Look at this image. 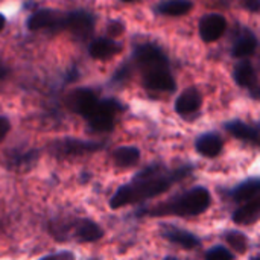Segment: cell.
I'll return each mask as SVG.
<instances>
[{
  "label": "cell",
  "mask_w": 260,
  "mask_h": 260,
  "mask_svg": "<svg viewBox=\"0 0 260 260\" xmlns=\"http://www.w3.org/2000/svg\"><path fill=\"white\" fill-rule=\"evenodd\" d=\"M192 8H193V3L190 0H165L155 8V11L163 15L180 17V15L189 14Z\"/></svg>",
  "instance_id": "cell-21"
},
{
  "label": "cell",
  "mask_w": 260,
  "mask_h": 260,
  "mask_svg": "<svg viewBox=\"0 0 260 260\" xmlns=\"http://www.w3.org/2000/svg\"><path fill=\"white\" fill-rule=\"evenodd\" d=\"M98 102H99L98 94L88 88H81L70 94V107L73 108V111L79 113L84 119L96 108Z\"/></svg>",
  "instance_id": "cell-10"
},
{
  "label": "cell",
  "mask_w": 260,
  "mask_h": 260,
  "mask_svg": "<svg viewBox=\"0 0 260 260\" xmlns=\"http://www.w3.org/2000/svg\"><path fill=\"white\" fill-rule=\"evenodd\" d=\"M257 44H259V41H257L256 35L253 32H245L244 35H241V38L233 46V56L241 58V59L250 58L256 52Z\"/></svg>",
  "instance_id": "cell-22"
},
{
  "label": "cell",
  "mask_w": 260,
  "mask_h": 260,
  "mask_svg": "<svg viewBox=\"0 0 260 260\" xmlns=\"http://www.w3.org/2000/svg\"><path fill=\"white\" fill-rule=\"evenodd\" d=\"M123 107L116 99L99 101L96 108L85 117L88 125L99 133H108L114 128V117L120 113Z\"/></svg>",
  "instance_id": "cell-5"
},
{
  "label": "cell",
  "mask_w": 260,
  "mask_h": 260,
  "mask_svg": "<svg viewBox=\"0 0 260 260\" xmlns=\"http://www.w3.org/2000/svg\"><path fill=\"white\" fill-rule=\"evenodd\" d=\"M195 148H197V152L201 154L203 157L215 158L221 154V151L224 148V142H222L221 136H218L215 133H206L197 139Z\"/></svg>",
  "instance_id": "cell-15"
},
{
  "label": "cell",
  "mask_w": 260,
  "mask_h": 260,
  "mask_svg": "<svg viewBox=\"0 0 260 260\" xmlns=\"http://www.w3.org/2000/svg\"><path fill=\"white\" fill-rule=\"evenodd\" d=\"M40 260H76L75 259V254L70 253V251H59V253H55V254H49V256H44Z\"/></svg>",
  "instance_id": "cell-25"
},
{
  "label": "cell",
  "mask_w": 260,
  "mask_h": 260,
  "mask_svg": "<svg viewBox=\"0 0 260 260\" xmlns=\"http://www.w3.org/2000/svg\"><path fill=\"white\" fill-rule=\"evenodd\" d=\"M50 233L55 236L58 241H62L66 235H70L75 238V241L81 244H90V242H98L104 238V230L102 227L94 222L93 219L88 218H81L75 219L73 222H52L50 225Z\"/></svg>",
  "instance_id": "cell-4"
},
{
  "label": "cell",
  "mask_w": 260,
  "mask_h": 260,
  "mask_svg": "<svg viewBox=\"0 0 260 260\" xmlns=\"http://www.w3.org/2000/svg\"><path fill=\"white\" fill-rule=\"evenodd\" d=\"M235 256L230 250H227L222 245H216L212 247L210 250H207V253L204 254V260H233Z\"/></svg>",
  "instance_id": "cell-24"
},
{
  "label": "cell",
  "mask_w": 260,
  "mask_h": 260,
  "mask_svg": "<svg viewBox=\"0 0 260 260\" xmlns=\"http://www.w3.org/2000/svg\"><path fill=\"white\" fill-rule=\"evenodd\" d=\"M9 129H11V122L8 120V117L0 116V142L5 140V137L8 136Z\"/></svg>",
  "instance_id": "cell-27"
},
{
  "label": "cell",
  "mask_w": 260,
  "mask_h": 260,
  "mask_svg": "<svg viewBox=\"0 0 260 260\" xmlns=\"http://www.w3.org/2000/svg\"><path fill=\"white\" fill-rule=\"evenodd\" d=\"M3 27H5V15L0 14V30H2Z\"/></svg>",
  "instance_id": "cell-30"
},
{
  "label": "cell",
  "mask_w": 260,
  "mask_h": 260,
  "mask_svg": "<svg viewBox=\"0 0 260 260\" xmlns=\"http://www.w3.org/2000/svg\"><path fill=\"white\" fill-rule=\"evenodd\" d=\"M122 52V44L113 38H98L90 44V55L94 59H110Z\"/></svg>",
  "instance_id": "cell-16"
},
{
  "label": "cell",
  "mask_w": 260,
  "mask_h": 260,
  "mask_svg": "<svg viewBox=\"0 0 260 260\" xmlns=\"http://www.w3.org/2000/svg\"><path fill=\"white\" fill-rule=\"evenodd\" d=\"M260 216V198L256 197L250 201H247L244 206L236 209L233 212V222L238 225H251L259 221Z\"/></svg>",
  "instance_id": "cell-14"
},
{
  "label": "cell",
  "mask_w": 260,
  "mask_h": 260,
  "mask_svg": "<svg viewBox=\"0 0 260 260\" xmlns=\"http://www.w3.org/2000/svg\"><path fill=\"white\" fill-rule=\"evenodd\" d=\"M248 8H251L254 12L259 9V3H257V0H248Z\"/></svg>",
  "instance_id": "cell-28"
},
{
  "label": "cell",
  "mask_w": 260,
  "mask_h": 260,
  "mask_svg": "<svg viewBox=\"0 0 260 260\" xmlns=\"http://www.w3.org/2000/svg\"><path fill=\"white\" fill-rule=\"evenodd\" d=\"M190 172V166L168 169L163 165H151L139 174H136L129 183L120 186L116 190V193L110 200V207L113 210H117L126 206L157 198L168 192L175 183L189 177Z\"/></svg>",
  "instance_id": "cell-1"
},
{
  "label": "cell",
  "mask_w": 260,
  "mask_h": 260,
  "mask_svg": "<svg viewBox=\"0 0 260 260\" xmlns=\"http://www.w3.org/2000/svg\"><path fill=\"white\" fill-rule=\"evenodd\" d=\"M210 206H212V195L209 189H206L204 186H197L166 203L143 209L139 213L140 216H152V218H165V216L190 218V216L203 215L204 212L209 210Z\"/></svg>",
  "instance_id": "cell-3"
},
{
  "label": "cell",
  "mask_w": 260,
  "mask_h": 260,
  "mask_svg": "<svg viewBox=\"0 0 260 260\" xmlns=\"http://www.w3.org/2000/svg\"><path fill=\"white\" fill-rule=\"evenodd\" d=\"M160 235L163 239L177 247H181L183 250H195L201 245V239L198 236L187 230L178 229L172 224H165L160 230Z\"/></svg>",
  "instance_id": "cell-8"
},
{
  "label": "cell",
  "mask_w": 260,
  "mask_h": 260,
  "mask_svg": "<svg viewBox=\"0 0 260 260\" xmlns=\"http://www.w3.org/2000/svg\"><path fill=\"white\" fill-rule=\"evenodd\" d=\"M62 27L70 30L75 37L84 40L93 32L94 18L87 11H72L70 14L64 15Z\"/></svg>",
  "instance_id": "cell-7"
},
{
  "label": "cell",
  "mask_w": 260,
  "mask_h": 260,
  "mask_svg": "<svg viewBox=\"0 0 260 260\" xmlns=\"http://www.w3.org/2000/svg\"><path fill=\"white\" fill-rule=\"evenodd\" d=\"M250 260H260V259H259V256H253Z\"/></svg>",
  "instance_id": "cell-32"
},
{
  "label": "cell",
  "mask_w": 260,
  "mask_h": 260,
  "mask_svg": "<svg viewBox=\"0 0 260 260\" xmlns=\"http://www.w3.org/2000/svg\"><path fill=\"white\" fill-rule=\"evenodd\" d=\"M122 2H134V0H122Z\"/></svg>",
  "instance_id": "cell-33"
},
{
  "label": "cell",
  "mask_w": 260,
  "mask_h": 260,
  "mask_svg": "<svg viewBox=\"0 0 260 260\" xmlns=\"http://www.w3.org/2000/svg\"><path fill=\"white\" fill-rule=\"evenodd\" d=\"M38 157H40V154L35 149L24 151V152H15V154H11L8 157L6 166L11 171H15V172H26V171L32 169L37 165Z\"/></svg>",
  "instance_id": "cell-17"
},
{
  "label": "cell",
  "mask_w": 260,
  "mask_h": 260,
  "mask_svg": "<svg viewBox=\"0 0 260 260\" xmlns=\"http://www.w3.org/2000/svg\"><path fill=\"white\" fill-rule=\"evenodd\" d=\"M87 260H99V259H87Z\"/></svg>",
  "instance_id": "cell-34"
},
{
  "label": "cell",
  "mask_w": 260,
  "mask_h": 260,
  "mask_svg": "<svg viewBox=\"0 0 260 260\" xmlns=\"http://www.w3.org/2000/svg\"><path fill=\"white\" fill-rule=\"evenodd\" d=\"M140 160V151L136 146H120L113 152V161L117 168H133Z\"/></svg>",
  "instance_id": "cell-19"
},
{
  "label": "cell",
  "mask_w": 260,
  "mask_h": 260,
  "mask_svg": "<svg viewBox=\"0 0 260 260\" xmlns=\"http://www.w3.org/2000/svg\"><path fill=\"white\" fill-rule=\"evenodd\" d=\"M201 104H203V98L200 91L195 87H190L178 96L175 102V111L180 116H190L201 108Z\"/></svg>",
  "instance_id": "cell-12"
},
{
  "label": "cell",
  "mask_w": 260,
  "mask_h": 260,
  "mask_svg": "<svg viewBox=\"0 0 260 260\" xmlns=\"http://www.w3.org/2000/svg\"><path fill=\"white\" fill-rule=\"evenodd\" d=\"M224 239L232 247V250H235L238 254H245L248 251V248H250V239L242 232L229 230V232L224 233Z\"/></svg>",
  "instance_id": "cell-23"
},
{
  "label": "cell",
  "mask_w": 260,
  "mask_h": 260,
  "mask_svg": "<svg viewBox=\"0 0 260 260\" xmlns=\"http://www.w3.org/2000/svg\"><path fill=\"white\" fill-rule=\"evenodd\" d=\"M136 61L146 88L155 91L175 90V79L171 73L168 58L160 47L152 43L139 46L136 49Z\"/></svg>",
  "instance_id": "cell-2"
},
{
  "label": "cell",
  "mask_w": 260,
  "mask_h": 260,
  "mask_svg": "<svg viewBox=\"0 0 260 260\" xmlns=\"http://www.w3.org/2000/svg\"><path fill=\"white\" fill-rule=\"evenodd\" d=\"M64 15H61L58 11L52 9H41L32 14L27 20V27L30 30H40V29H53V27H62Z\"/></svg>",
  "instance_id": "cell-11"
},
{
  "label": "cell",
  "mask_w": 260,
  "mask_h": 260,
  "mask_svg": "<svg viewBox=\"0 0 260 260\" xmlns=\"http://www.w3.org/2000/svg\"><path fill=\"white\" fill-rule=\"evenodd\" d=\"M123 30H125V27H123V24L119 23V21H111V23L108 24V27H107V32H108L110 37H117V35H120Z\"/></svg>",
  "instance_id": "cell-26"
},
{
  "label": "cell",
  "mask_w": 260,
  "mask_h": 260,
  "mask_svg": "<svg viewBox=\"0 0 260 260\" xmlns=\"http://www.w3.org/2000/svg\"><path fill=\"white\" fill-rule=\"evenodd\" d=\"M5 76H6V69H5V66L0 62V79L5 78Z\"/></svg>",
  "instance_id": "cell-29"
},
{
  "label": "cell",
  "mask_w": 260,
  "mask_h": 260,
  "mask_svg": "<svg viewBox=\"0 0 260 260\" xmlns=\"http://www.w3.org/2000/svg\"><path fill=\"white\" fill-rule=\"evenodd\" d=\"M102 148V143L98 142H88V140H79V139H61L53 143H50L49 151L52 155L59 158H69V157H79L98 152Z\"/></svg>",
  "instance_id": "cell-6"
},
{
  "label": "cell",
  "mask_w": 260,
  "mask_h": 260,
  "mask_svg": "<svg viewBox=\"0 0 260 260\" xmlns=\"http://www.w3.org/2000/svg\"><path fill=\"white\" fill-rule=\"evenodd\" d=\"M235 81L245 88H256V70L253 67V64L250 61H247V58L244 61H241L236 67H235Z\"/></svg>",
  "instance_id": "cell-20"
},
{
  "label": "cell",
  "mask_w": 260,
  "mask_h": 260,
  "mask_svg": "<svg viewBox=\"0 0 260 260\" xmlns=\"http://www.w3.org/2000/svg\"><path fill=\"white\" fill-rule=\"evenodd\" d=\"M259 192L260 180L257 177H254V178H248V180L242 181L241 184H238L236 187L230 189L227 192V195L235 203H247V201L259 197Z\"/></svg>",
  "instance_id": "cell-13"
},
{
  "label": "cell",
  "mask_w": 260,
  "mask_h": 260,
  "mask_svg": "<svg viewBox=\"0 0 260 260\" xmlns=\"http://www.w3.org/2000/svg\"><path fill=\"white\" fill-rule=\"evenodd\" d=\"M225 129L239 140H244V142H248V143H253V145L259 143V129L256 126H251V125L242 122V120L229 122L225 125Z\"/></svg>",
  "instance_id": "cell-18"
},
{
  "label": "cell",
  "mask_w": 260,
  "mask_h": 260,
  "mask_svg": "<svg viewBox=\"0 0 260 260\" xmlns=\"http://www.w3.org/2000/svg\"><path fill=\"white\" fill-rule=\"evenodd\" d=\"M227 29V20L221 14L206 15L200 23V35L206 43L216 41Z\"/></svg>",
  "instance_id": "cell-9"
},
{
  "label": "cell",
  "mask_w": 260,
  "mask_h": 260,
  "mask_svg": "<svg viewBox=\"0 0 260 260\" xmlns=\"http://www.w3.org/2000/svg\"><path fill=\"white\" fill-rule=\"evenodd\" d=\"M163 260H178L177 257H174V256H168V257H165Z\"/></svg>",
  "instance_id": "cell-31"
}]
</instances>
